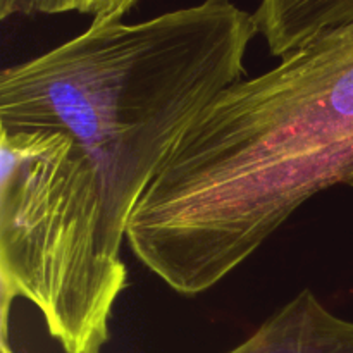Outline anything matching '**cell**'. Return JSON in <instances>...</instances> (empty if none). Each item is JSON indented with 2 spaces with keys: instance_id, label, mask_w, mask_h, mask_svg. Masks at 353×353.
<instances>
[{
  "instance_id": "obj_6",
  "label": "cell",
  "mask_w": 353,
  "mask_h": 353,
  "mask_svg": "<svg viewBox=\"0 0 353 353\" xmlns=\"http://www.w3.org/2000/svg\"><path fill=\"white\" fill-rule=\"evenodd\" d=\"M138 2L140 0H0V19L78 12L92 17V23L123 21Z\"/></svg>"
},
{
  "instance_id": "obj_1",
  "label": "cell",
  "mask_w": 353,
  "mask_h": 353,
  "mask_svg": "<svg viewBox=\"0 0 353 353\" xmlns=\"http://www.w3.org/2000/svg\"><path fill=\"white\" fill-rule=\"evenodd\" d=\"M352 172L353 23L224 90L138 200L126 241L172 292L199 296Z\"/></svg>"
},
{
  "instance_id": "obj_4",
  "label": "cell",
  "mask_w": 353,
  "mask_h": 353,
  "mask_svg": "<svg viewBox=\"0 0 353 353\" xmlns=\"http://www.w3.org/2000/svg\"><path fill=\"white\" fill-rule=\"evenodd\" d=\"M226 353H353V321L331 312L303 288Z\"/></svg>"
},
{
  "instance_id": "obj_8",
  "label": "cell",
  "mask_w": 353,
  "mask_h": 353,
  "mask_svg": "<svg viewBox=\"0 0 353 353\" xmlns=\"http://www.w3.org/2000/svg\"><path fill=\"white\" fill-rule=\"evenodd\" d=\"M347 185H348V186H352V188H353V172H352V174H350V178H348Z\"/></svg>"
},
{
  "instance_id": "obj_2",
  "label": "cell",
  "mask_w": 353,
  "mask_h": 353,
  "mask_svg": "<svg viewBox=\"0 0 353 353\" xmlns=\"http://www.w3.org/2000/svg\"><path fill=\"white\" fill-rule=\"evenodd\" d=\"M259 34L234 0H202L140 23H92L0 74V128L59 130L102 186L121 254L138 200L200 114L245 76Z\"/></svg>"
},
{
  "instance_id": "obj_7",
  "label": "cell",
  "mask_w": 353,
  "mask_h": 353,
  "mask_svg": "<svg viewBox=\"0 0 353 353\" xmlns=\"http://www.w3.org/2000/svg\"><path fill=\"white\" fill-rule=\"evenodd\" d=\"M0 353H16L10 348V345H6V347H0Z\"/></svg>"
},
{
  "instance_id": "obj_5",
  "label": "cell",
  "mask_w": 353,
  "mask_h": 353,
  "mask_svg": "<svg viewBox=\"0 0 353 353\" xmlns=\"http://www.w3.org/2000/svg\"><path fill=\"white\" fill-rule=\"evenodd\" d=\"M252 14L269 52L285 59L353 23V0H261Z\"/></svg>"
},
{
  "instance_id": "obj_3",
  "label": "cell",
  "mask_w": 353,
  "mask_h": 353,
  "mask_svg": "<svg viewBox=\"0 0 353 353\" xmlns=\"http://www.w3.org/2000/svg\"><path fill=\"white\" fill-rule=\"evenodd\" d=\"M0 345L23 299L62 352L102 353L128 268L92 161L64 131L0 128Z\"/></svg>"
}]
</instances>
